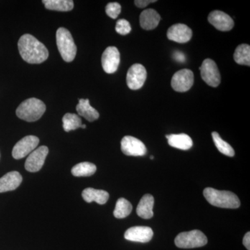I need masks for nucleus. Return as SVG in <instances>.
I'll return each mask as SVG.
<instances>
[{
  "label": "nucleus",
  "instance_id": "30",
  "mask_svg": "<svg viewBox=\"0 0 250 250\" xmlns=\"http://www.w3.org/2000/svg\"><path fill=\"white\" fill-rule=\"evenodd\" d=\"M156 1V0H136L134 3L137 7L143 9V8H146L150 3H154Z\"/></svg>",
  "mask_w": 250,
  "mask_h": 250
},
{
  "label": "nucleus",
  "instance_id": "24",
  "mask_svg": "<svg viewBox=\"0 0 250 250\" xmlns=\"http://www.w3.org/2000/svg\"><path fill=\"white\" fill-rule=\"evenodd\" d=\"M97 167L89 162H82L77 164L72 168V174L75 177H90L95 173Z\"/></svg>",
  "mask_w": 250,
  "mask_h": 250
},
{
  "label": "nucleus",
  "instance_id": "28",
  "mask_svg": "<svg viewBox=\"0 0 250 250\" xmlns=\"http://www.w3.org/2000/svg\"><path fill=\"white\" fill-rule=\"evenodd\" d=\"M116 31L122 36L127 35L131 31V24L126 20H118L116 22Z\"/></svg>",
  "mask_w": 250,
  "mask_h": 250
},
{
  "label": "nucleus",
  "instance_id": "35",
  "mask_svg": "<svg viewBox=\"0 0 250 250\" xmlns=\"http://www.w3.org/2000/svg\"><path fill=\"white\" fill-rule=\"evenodd\" d=\"M0 156H1V154H0Z\"/></svg>",
  "mask_w": 250,
  "mask_h": 250
},
{
  "label": "nucleus",
  "instance_id": "29",
  "mask_svg": "<svg viewBox=\"0 0 250 250\" xmlns=\"http://www.w3.org/2000/svg\"><path fill=\"white\" fill-rule=\"evenodd\" d=\"M121 12V6L118 2L108 3L106 6V13L112 19H116Z\"/></svg>",
  "mask_w": 250,
  "mask_h": 250
},
{
  "label": "nucleus",
  "instance_id": "6",
  "mask_svg": "<svg viewBox=\"0 0 250 250\" xmlns=\"http://www.w3.org/2000/svg\"><path fill=\"white\" fill-rule=\"evenodd\" d=\"M202 80L211 87H218L221 82L220 71L214 61L207 59L200 67Z\"/></svg>",
  "mask_w": 250,
  "mask_h": 250
},
{
  "label": "nucleus",
  "instance_id": "8",
  "mask_svg": "<svg viewBox=\"0 0 250 250\" xmlns=\"http://www.w3.org/2000/svg\"><path fill=\"white\" fill-rule=\"evenodd\" d=\"M193 83V72L189 69L179 70L174 74L171 81L172 88L179 93H184L190 90Z\"/></svg>",
  "mask_w": 250,
  "mask_h": 250
},
{
  "label": "nucleus",
  "instance_id": "19",
  "mask_svg": "<svg viewBox=\"0 0 250 250\" xmlns=\"http://www.w3.org/2000/svg\"><path fill=\"white\" fill-rule=\"evenodd\" d=\"M154 199L152 195L146 194L141 198L137 208L136 213L138 215L143 219H150L154 215L153 207H154Z\"/></svg>",
  "mask_w": 250,
  "mask_h": 250
},
{
  "label": "nucleus",
  "instance_id": "10",
  "mask_svg": "<svg viewBox=\"0 0 250 250\" xmlns=\"http://www.w3.org/2000/svg\"><path fill=\"white\" fill-rule=\"evenodd\" d=\"M48 153V147L46 146H41L40 147L36 148L35 150L29 154L25 161L24 167L26 170L30 172H36L41 170Z\"/></svg>",
  "mask_w": 250,
  "mask_h": 250
},
{
  "label": "nucleus",
  "instance_id": "7",
  "mask_svg": "<svg viewBox=\"0 0 250 250\" xmlns=\"http://www.w3.org/2000/svg\"><path fill=\"white\" fill-rule=\"evenodd\" d=\"M147 79V71L142 64L135 63L131 65L126 74V83L131 90L142 88Z\"/></svg>",
  "mask_w": 250,
  "mask_h": 250
},
{
  "label": "nucleus",
  "instance_id": "20",
  "mask_svg": "<svg viewBox=\"0 0 250 250\" xmlns=\"http://www.w3.org/2000/svg\"><path fill=\"white\" fill-rule=\"evenodd\" d=\"M166 137L171 147L182 150L190 149L193 145L191 138L186 134L166 135Z\"/></svg>",
  "mask_w": 250,
  "mask_h": 250
},
{
  "label": "nucleus",
  "instance_id": "31",
  "mask_svg": "<svg viewBox=\"0 0 250 250\" xmlns=\"http://www.w3.org/2000/svg\"><path fill=\"white\" fill-rule=\"evenodd\" d=\"M174 58L178 62H183L186 61L185 55L180 52H174Z\"/></svg>",
  "mask_w": 250,
  "mask_h": 250
},
{
  "label": "nucleus",
  "instance_id": "1",
  "mask_svg": "<svg viewBox=\"0 0 250 250\" xmlns=\"http://www.w3.org/2000/svg\"><path fill=\"white\" fill-rule=\"evenodd\" d=\"M18 46L23 60L29 63H41L48 58L49 52L44 44L30 34L21 36Z\"/></svg>",
  "mask_w": 250,
  "mask_h": 250
},
{
  "label": "nucleus",
  "instance_id": "23",
  "mask_svg": "<svg viewBox=\"0 0 250 250\" xmlns=\"http://www.w3.org/2000/svg\"><path fill=\"white\" fill-rule=\"evenodd\" d=\"M235 62L239 65H250V46L248 44L238 45L233 54Z\"/></svg>",
  "mask_w": 250,
  "mask_h": 250
},
{
  "label": "nucleus",
  "instance_id": "18",
  "mask_svg": "<svg viewBox=\"0 0 250 250\" xmlns=\"http://www.w3.org/2000/svg\"><path fill=\"white\" fill-rule=\"evenodd\" d=\"M82 195L84 201L88 203L95 202L99 205H104L109 198V194L107 192L92 188L84 189L82 192Z\"/></svg>",
  "mask_w": 250,
  "mask_h": 250
},
{
  "label": "nucleus",
  "instance_id": "22",
  "mask_svg": "<svg viewBox=\"0 0 250 250\" xmlns=\"http://www.w3.org/2000/svg\"><path fill=\"white\" fill-rule=\"evenodd\" d=\"M48 10L57 11H70L74 8L72 0H43L42 1Z\"/></svg>",
  "mask_w": 250,
  "mask_h": 250
},
{
  "label": "nucleus",
  "instance_id": "17",
  "mask_svg": "<svg viewBox=\"0 0 250 250\" xmlns=\"http://www.w3.org/2000/svg\"><path fill=\"white\" fill-rule=\"evenodd\" d=\"M161 21L160 15L152 9L144 10L140 16V24L145 30L155 29Z\"/></svg>",
  "mask_w": 250,
  "mask_h": 250
},
{
  "label": "nucleus",
  "instance_id": "32",
  "mask_svg": "<svg viewBox=\"0 0 250 250\" xmlns=\"http://www.w3.org/2000/svg\"><path fill=\"white\" fill-rule=\"evenodd\" d=\"M243 245L246 247L247 250H250V233L248 232L245 235L243 241Z\"/></svg>",
  "mask_w": 250,
  "mask_h": 250
},
{
  "label": "nucleus",
  "instance_id": "2",
  "mask_svg": "<svg viewBox=\"0 0 250 250\" xmlns=\"http://www.w3.org/2000/svg\"><path fill=\"white\" fill-rule=\"evenodd\" d=\"M206 200L214 207L225 208H237L241 206L238 197L230 191L218 190L212 188H207L204 190Z\"/></svg>",
  "mask_w": 250,
  "mask_h": 250
},
{
  "label": "nucleus",
  "instance_id": "9",
  "mask_svg": "<svg viewBox=\"0 0 250 250\" xmlns=\"http://www.w3.org/2000/svg\"><path fill=\"white\" fill-rule=\"evenodd\" d=\"M39 144V139L35 136H27L15 145L12 156L15 159H21L35 150Z\"/></svg>",
  "mask_w": 250,
  "mask_h": 250
},
{
  "label": "nucleus",
  "instance_id": "4",
  "mask_svg": "<svg viewBox=\"0 0 250 250\" xmlns=\"http://www.w3.org/2000/svg\"><path fill=\"white\" fill-rule=\"evenodd\" d=\"M57 45L62 59L71 62L77 54V46L70 31L65 28L60 27L57 31Z\"/></svg>",
  "mask_w": 250,
  "mask_h": 250
},
{
  "label": "nucleus",
  "instance_id": "11",
  "mask_svg": "<svg viewBox=\"0 0 250 250\" xmlns=\"http://www.w3.org/2000/svg\"><path fill=\"white\" fill-rule=\"evenodd\" d=\"M122 152L125 155L141 156L146 155L147 148L142 141L131 136H126L122 139Z\"/></svg>",
  "mask_w": 250,
  "mask_h": 250
},
{
  "label": "nucleus",
  "instance_id": "16",
  "mask_svg": "<svg viewBox=\"0 0 250 250\" xmlns=\"http://www.w3.org/2000/svg\"><path fill=\"white\" fill-rule=\"evenodd\" d=\"M22 182V177L17 171L8 172L0 178V193L16 190Z\"/></svg>",
  "mask_w": 250,
  "mask_h": 250
},
{
  "label": "nucleus",
  "instance_id": "26",
  "mask_svg": "<svg viewBox=\"0 0 250 250\" xmlns=\"http://www.w3.org/2000/svg\"><path fill=\"white\" fill-rule=\"evenodd\" d=\"M62 127L64 131L68 132L81 127L82 123L80 116L75 113H67L62 118Z\"/></svg>",
  "mask_w": 250,
  "mask_h": 250
},
{
  "label": "nucleus",
  "instance_id": "27",
  "mask_svg": "<svg viewBox=\"0 0 250 250\" xmlns=\"http://www.w3.org/2000/svg\"><path fill=\"white\" fill-rule=\"evenodd\" d=\"M212 137H213V142H214L215 146H216L217 149H218L222 154L230 156V157H232V156L235 155V152L232 147H231L229 143H227L226 141H223V140L220 138L218 133L213 131V132L212 133Z\"/></svg>",
  "mask_w": 250,
  "mask_h": 250
},
{
  "label": "nucleus",
  "instance_id": "3",
  "mask_svg": "<svg viewBox=\"0 0 250 250\" xmlns=\"http://www.w3.org/2000/svg\"><path fill=\"white\" fill-rule=\"evenodd\" d=\"M46 111L43 102L37 98H29L22 102L16 110V115L21 120L35 122L40 119Z\"/></svg>",
  "mask_w": 250,
  "mask_h": 250
},
{
  "label": "nucleus",
  "instance_id": "15",
  "mask_svg": "<svg viewBox=\"0 0 250 250\" xmlns=\"http://www.w3.org/2000/svg\"><path fill=\"white\" fill-rule=\"evenodd\" d=\"M154 232L152 229L148 227H133L126 230L125 238L128 241L138 243H147L152 240Z\"/></svg>",
  "mask_w": 250,
  "mask_h": 250
},
{
  "label": "nucleus",
  "instance_id": "13",
  "mask_svg": "<svg viewBox=\"0 0 250 250\" xmlns=\"http://www.w3.org/2000/svg\"><path fill=\"white\" fill-rule=\"evenodd\" d=\"M208 22L219 31H229L234 26L232 18L223 11H213L208 15Z\"/></svg>",
  "mask_w": 250,
  "mask_h": 250
},
{
  "label": "nucleus",
  "instance_id": "5",
  "mask_svg": "<svg viewBox=\"0 0 250 250\" xmlns=\"http://www.w3.org/2000/svg\"><path fill=\"white\" fill-rule=\"evenodd\" d=\"M207 236L200 230H192L179 233L174 239L176 246L183 249L200 248L207 244Z\"/></svg>",
  "mask_w": 250,
  "mask_h": 250
},
{
  "label": "nucleus",
  "instance_id": "25",
  "mask_svg": "<svg viewBox=\"0 0 250 250\" xmlns=\"http://www.w3.org/2000/svg\"><path fill=\"white\" fill-rule=\"evenodd\" d=\"M132 211V205L128 200L125 198L118 199L116 202V208L113 211V215L116 218H126Z\"/></svg>",
  "mask_w": 250,
  "mask_h": 250
},
{
  "label": "nucleus",
  "instance_id": "14",
  "mask_svg": "<svg viewBox=\"0 0 250 250\" xmlns=\"http://www.w3.org/2000/svg\"><path fill=\"white\" fill-rule=\"evenodd\" d=\"M167 39L178 43H186L192 39V31L184 24H175L169 28Z\"/></svg>",
  "mask_w": 250,
  "mask_h": 250
},
{
  "label": "nucleus",
  "instance_id": "34",
  "mask_svg": "<svg viewBox=\"0 0 250 250\" xmlns=\"http://www.w3.org/2000/svg\"><path fill=\"white\" fill-rule=\"evenodd\" d=\"M150 158H151V159H154V157L153 156H151Z\"/></svg>",
  "mask_w": 250,
  "mask_h": 250
},
{
  "label": "nucleus",
  "instance_id": "21",
  "mask_svg": "<svg viewBox=\"0 0 250 250\" xmlns=\"http://www.w3.org/2000/svg\"><path fill=\"white\" fill-rule=\"evenodd\" d=\"M77 113L88 122L96 121L100 117L98 111L92 107L88 99H80L76 107Z\"/></svg>",
  "mask_w": 250,
  "mask_h": 250
},
{
  "label": "nucleus",
  "instance_id": "33",
  "mask_svg": "<svg viewBox=\"0 0 250 250\" xmlns=\"http://www.w3.org/2000/svg\"><path fill=\"white\" fill-rule=\"evenodd\" d=\"M85 127H86V126H85V125H82V126H81V128H83V129H85Z\"/></svg>",
  "mask_w": 250,
  "mask_h": 250
},
{
  "label": "nucleus",
  "instance_id": "12",
  "mask_svg": "<svg viewBox=\"0 0 250 250\" xmlns=\"http://www.w3.org/2000/svg\"><path fill=\"white\" fill-rule=\"evenodd\" d=\"M121 62V54L117 47L111 46L105 49L102 56V65L106 73L113 74L117 71Z\"/></svg>",
  "mask_w": 250,
  "mask_h": 250
}]
</instances>
